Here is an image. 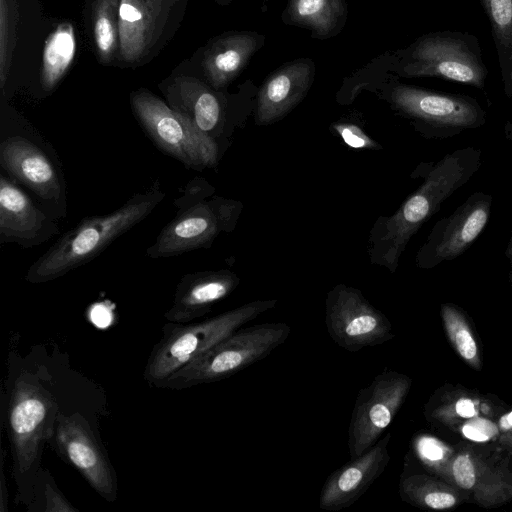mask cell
I'll return each mask as SVG.
<instances>
[{
  "label": "cell",
  "instance_id": "cell-1",
  "mask_svg": "<svg viewBox=\"0 0 512 512\" xmlns=\"http://www.w3.org/2000/svg\"><path fill=\"white\" fill-rule=\"evenodd\" d=\"M481 165L482 151L475 147L458 148L430 163L417 190L394 214L379 218L373 226L369 240L371 262L394 273L411 238Z\"/></svg>",
  "mask_w": 512,
  "mask_h": 512
},
{
  "label": "cell",
  "instance_id": "cell-2",
  "mask_svg": "<svg viewBox=\"0 0 512 512\" xmlns=\"http://www.w3.org/2000/svg\"><path fill=\"white\" fill-rule=\"evenodd\" d=\"M164 196L156 182L149 190L133 195L120 208L82 219L30 266L25 279L33 284L48 282L88 263L144 220Z\"/></svg>",
  "mask_w": 512,
  "mask_h": 512
},
{
  "label": "cell",
  "instance_id": "cell-3",
  "mask_svg": "<svg viewBox=\"0 0 512 512\" xmlns=\"http://www.w3.org/2000/svg\"><path fill=\"white\" fill-rule=\"evenodd\" d=\"M58 408L53 395L40 380L23 372L15 380L8 406V434L13 456V474L18 497L32 501L40 471L44 442L55 432Z\"/></svg>",
  "mask_w": 512,
  "mask_h": 512
},
{
  "label": "cell",
  "instance_id": "cell-4",
  "mask_svg": "<svg viewBox=\"0 0 512 512\" xmlns=\"http://www.w3.org/2000/svg\"><path fill=\"white\" fill-rule=\"evenodd\" d=\"M391 70L401 77H436L483 89L488 70L478 39L460 31H437L395 52Z\"/></svg>",
  "mask_w": 512,
  "mask_h": 512
},
{
  "label": "cell",
  "instance_id": "cell-5",
  "mask_svg": "<svg viewBox=\"0 0 512 512\" xmlns=\"http://www.w3.org/2000/svg\"><path fill=\"white\" fill-rule=\"evenodd\" d=\"M276 303L275 299L256 300L201 322L165 325L161 340L148 358L144 379L151 385L159 386L181 367L275 307Z\"/></svg>",
  "mask_w": 512,
  "mask_h": 512
},
{
  "label": "cell",
  "instance_id": "cell-6",
  "mask_svg": "<svg viewBox=\"0 0 512 512\" xmlns=\"http://www.w3.org/2000/svg\"><path fill=\"white\" fill-rule=\"evenodd\" d=\"M290 332V326L283 322L240 328L174 372L159 387L181 389L231 377L268 356Z\"/></svg>",
  "mask_w": 512,
  "mask_h": 512
},
{
  "label": "cell",
  "instance_id": "cell-7",
  "mask_svg": "<svg viewBox=\"0 0 512 512\" xmlns=\"http://www.w3.org/2000/svg\"><path fill=\"white\" fill-rule=\"evenodd\" d=\"M385 98L425 138L447 140L483 126L486 113L468 95L443 93L391 81Z\"/></svg>",
  "mask_w": 512,
  "mask_h": 512
},
{
  "label": "cell",
  "instance_id": "cell-8",
  "mask_svg": "<svg viewBox=\"0 0 512 512\" xmlns=\"http://www.w3.org/2000/svg\"><path fill=\"white\" fill-rule=\"evenodd\" d=\"M130 99L135 117L163 152L188 168L203 169L217 163L216 142L189 119L147 90L133 92Z\"/></svg>",
  "mask_w": 512,
  "mask_h": 512
},
{
  "label": "cell",
  "instance_id": "cell-9",
  "mask_svg": "<svg viewBox=\"0 0 512 512\" xmlns=\"http://www.w3.org/2000/svg\"><path fill=\"white\" fill-rule=\"evenodd\" d=\"M412 379L385 368L372 382L359 390L348 429L350 458L369 450L389 427L405 402Z\"/></svg>",
  "mask_w": 512,
  "mask_h": 512
},
{
  "label": "cell",
  "instance_id": "cell-10",
  "mask_svg": "<svg viewBox=\"0 0 512 512\" xmlns=\"http://www.w3.org/2000/svg\"><path fill=\"white\" fill-rule=\"evenodd\" d=\"M325 324L331 339L349 352L383 344L395 337L389 319L360 290L338 284L327 294Z\"/></svg>",
  "mask_w": 512,
  "mask_h": 512
},
{
  "label": "cell",
  "instance_id": "cell-11",
  "mask_svg": "<svg viewBox=\"0 0 512 512\" xmlns=\"http://www.w3.org/2000/svg\"><path fill=\"white\" fill-rule=\"evenodd\" d=\"M235 207L234 202L216 197L178 209L176 217L147 249V256L167 258L210 246L220 232L232 227Z\"/></svg>",
  "mask_w": 512,
  "mask_h": 512
},
{
  "label": "cell",
  "instance_id": "cell-12",
  "mask_svg": "<svg viewBox=\"0 0 512 512\" xmlns=\"http://www.w3.org/2000/svg\"><path fill=\"white\" fill-rule=\"evenodd\" d=\"M492 202L490 194L478 191L438 220L417 252V267L432 269L466 252L489 223Z\"/></svg>",
  "mask_w": 512,
  "mask_h": 512
},
{
  "label": "cell",
  "instance_id": "cell-13",
  "mask_svg": "<svg viewBox=\"0 0 512 512\" xmlns=\"http://www.w3.org/2000/svg\"><path fill=\"white\" fill-rule=\"evenodd\" d=\"M55 443L58 454L74 466L101 497L109 502L115 500L117 496L115 470L81 415L58 414Z\"/></svg>",
  "mask_w": 512,
  "mask_h": 512
},
{
  "label": "cell",
  "instance_id": "cell-14",
  "mask_svg": "<svg viewBox=\"0 0 512 512\" xmlns=\"http://www.w3.org/2000/svg\"><path fill=\"white\" fill-rule=\"evenodd\" d=\"M508 457L490 455L474 446L456 450L452 464L453 483L480 506L490 508L512 500V471Z\"/></svg>",
  "mask_w": 512,
  "mask_h": 512
},
{
  "label": "cell",
  "instance_id": "cell-15",
  "mask_svg": "<svg viewBox=\"0 0 512 512\" xmlns=\"http://www.w3.org/2000/svg\"><path fill=\"white\" fill-rule=\"evenodd\" d=\"M390 440L391 433H387L369 450L331 472L322 486L319 507L336 512L355 503L386 469Z\"/></svg>",
  "mask_w": 512,
  "mask_h": 512
},
{
  "label": "cell",
  "instance_id": "cell-16",
  "mask_svg": "<svg viewBox=\"0 0 512 512\" xmlns=\"http://www.w3.org/2000/svg\"><path fill=\"white\" fill-rule=\"evenodd\" d=\"M59 229L17 185L0 176V243L39 245Z\"/></svg>",
  "mask_w": 512,
  "mask_h": 512
},
{
  "label": "cell",
  "instance_id": "cell-17",
  "mask_svg": "<svg viewBox=\"0 0 512 512\" xmlns=\"http://www.w3.org/2000/svg\"><path fill=\"white\" fill-rule=\"evenodd\" d=\"M0 165L11 178L46 201L63 198V183L44 152L31 141L8 137L0 145Z\"/></svg>",
  "mask_w": 512,
  "mask_h": 512
},
{
  "label": "cell",
  "instance_id": "cell-18",
  "mask_svg": "<svg viewBox=\"0 0 512 512\" xmlns=\"http://www.w3.org/2000/svg\"><path fill=\"white\" fill-rule=\"evenodd\" d=\"M314 76L315 64L309 58L293 60L271 73L257 94V124L267 125L286 115L307 94Z\"/></svg>",
  "mask_w": 512,
  "mask_h": 512
},
{
  "label": "cell",
  "instance_id": "cell-19",
  "mask_svg": "<svg viewBox=\"0 0 512 512\" xmlns=\"http://www.w3.org/2000/svg\"><path fill=\"white\" fill-rule=\"evenodd\" d=\"M229 270L202 271L184 275L175 291L165 318L172 323H188L207 314L212 306L230 295L239 285Z\"/></svg>",
  "mask_w": 512,
  "mask_h": 512
},
{
  "label": "cell",
  "instance_id": "cell-20",
  "mask_svg": "<svg viewBox=\"0 0 512 512\" xmlns=\"http://www.w3.org/2000/svg\"><path fill=\"white\" fill-rule=\"evenodd\" d=\"M265 37L253 31L230 32L214 39L202 61L204 74L216 90L237 77L264 44Z\"/></svg>",
  "mask_w": 512,
  "mask_h": 512
},
{
  "label": "cell",
  "instance_id": "cell-21",
  "mask_svg": "<svg viewBox=\"0 0 512 512\" xmlns=\"http://www.w3.org/2000/svg\"><path fill=\"white\" fill-rule=\"evenodd\" d=\"M214 90L194 77L179 76L165 88L164 93L172 109L209 135L222 117L221 101Z\"/></svg>",
  "mask_w": 512,
  "mask_h": 512
},
{
  "label": "cell",
  "instance_id": "cell-22",
  "mask_svg": "<svg viewBox=\"0 0 512 512\" xmlns=\"http://www.w3.org/2000/svg\"><path fill=\"white\" fill-rule=\"evenodd\" d=\"M345 0H288L282 13L287 25L308 29L317 39H328L341 32L346 24Z\"/></svg>",
  "mask_w": 512,
  "mask_h": 512
},
{
  "label": "cell",
  "instance_id": "cell-23",
  "mask_svg": "<svg viewBox=\"0 0 512 512\" xmlns=\"http://www.w3.org/2000/svg\"><path fill=\"white\" fill-rule=\"evenodd\" d=\"M158 11L147 0H120L118 43L122 59L138 61L146 49L151 24Z\"/></svg>",
  "mask_w": 512,
  "mask_h": 512
},
{
  "label": "cell",
  "instance_id": "cell-24",
  "mask_svg": "<svg viewBox=\"0 0 512 512\" xmlns=\"http://www.w3.org/2000/svg\"><path fill=\"white\" fill-rule=\"evenodd\" d=\"M463 491L447 480L433 475L415 473L402 475L399 494L403 501L425 509L447 510L458 506Z\"/></svg>",
  "mask_w": 512,
  "mask_h": 512
},
{
  "label": "cell",
  "instance_id": "cell-25",
  "mask_svg": "<svg viewBox=\"0 0 512 512\" xmlns=\"http://www.w3.org/2000/svg\"><path fill=\"white\" fill-rule=\"evenodd\" d=\"M490 23L503 91L512 105V0H480Z\"/></svg>",
  "mask_w": 512,
  "mask_h": 512
},
{
  "label": "cell",
  "instance_id": "cell-26",
  "mask_svg": "<svg viewBox=\"0 0 512 512\" xmlns=\"http://www.w3.org/2000/svg\"><path fill=\"white\" fill-rule=\"evenodd\" d=\"M488 401L472 392H449L435 395L425 406V415L430 421L440 422L451 428H460L464 422L480 415L487 416Z\"/></svg>",
  "mask_w": 512,
  "mask_h": 512
},
{
  "label": "cell",
  "instance_id": "cell-27",
  "mask_svg": "<svg viewBox=\"0 0 512 512\" xmlns=\"http://www.w3.org/2000/svg\"><path fill=\"white\" fill-rule=\"evenodd\" d=\"M76 50L73 26L61 23L46 40L41 70V83L45 91H51L68 70Z\"/></svg>",
  "mask_w": 512,
  "mask_h": 512
},
{
  "label": "cell",
  "instance_id": "cell-28",
  "mask_svg": "<svg viewBox=\"0 0 512 512\" xmlns=\"http://www.w3.org/2000/svg\"><path fill=\"white\" fill-rule=\"evenodd\" d=\"M441 317L447 338L461 359L472 369L481 370L478 342L463 311L452 303H444Z\"/></svg>",
  "mask_w": 512,
  "mask_h": 512
},
{
  "label": "cell",
  "instance_id": "cell-29",
  "mask_svg": "<svg viewBox=\"0 0 512 512\" xmlns=\"http://www.w3.org/2000/svg\"><path fill=\"white\" fill-rule=\"evenodd\" d=\"M120 0H93L92 30L94 43L102 63H109L118 42Z\"/></svg>",
  "mask_w": 512,
  "mask_h": 512
},
{
  "label": "cell",
  "instance_id": "cell-30",
  "mask_svg": "<svg viewBox=\"0 0 512 512\" xmlns=\"http://www.w3.org/2000/svg\"><path fill=\"white\" fill-rule=\"evenodd\" d=\"M412 446L416 457L424 467L436 476L454 484L451 476V464L456 450L426 433L416 434L412 440Z\"/></svg>",
  "mask_w": 512,
  "mask_h": 512
},
{
  "label": "cell",
  "instance_id": "cell-31",
  "mask_svg": "<svg viewBox=\"0 0 512 512\" xmlns=\"http://www.w3.org/2000/svg\"><path fill=\"white\" fill-rule=\"evenodd\" d=\"M18 9L15 0H0V83L4 89L16 44Z\"/></svg>",
  "mask_w": 512,
  "mask_h": 512
},
{
  "label": "cell",
  "instance_id": "cell-32",
  "mask_svg": "<svg viewBox=\"0 0 512 512\" xmlns=\"http://www.w3.org/2000/svg\"><path fill=\"white\" fill-rule=\"evenodd\" d=\"M28 507L29 510L44 512L78 511L59 491L49 471L42 469L36 477L32 501Z\"/></svg>",
  "mask_w": 512,
  "mask_h": 512
},
{
  "label": "cell",
  "instance_id": "cell-33",
  "mask_svg": "<svg viewBox=\"0 0 512 512\" xmlns=\"http://www.w3.org/2000/svg\"><path fill=\"white\" fill-rule=\"evenodd\" d=\"M334 130L350 147L355 149H372L378 145L356 124L335 123Z\"/></svg>",
  "mask_w": 512,
  "mask_h": 512
},
{
  "label": "cell",
  "instance_id": "cell-34",
  "mask_svg": "<svg viewBox=\"0 0 512 512\" xmlns=\"http://www.w3.org/2000/svg\"><path fill=\"white\" fill-rule=\"evenodd\" d=\"M207 191V182L204 179L195 178L186 185L183 195L175 200V206L182 209L202 201Z\"/></svg>",
  "mask_w": 512,
  "mask_h": 512
},
{
  "label": "cell",
  "instance_id": "cell-35",
  "mask_svg": "<svg viewBox=\"0 0 512 512\" xmlns=\"http://www.w3.org/2000/svg\"><path fill=\"white\" fill-rule=\"evenodd\" d=\"M91 319L99 327H106L111 322L110 313L102 306L95 307L91 313Z\"/></svg>",
  "mask_w": 512,
  "mask_h": 512
},
{
  "label": "cell",
  "instance_id": "cell-36",
  "mask_svg": "<svg viewBox=\"0 0 512 512\" xmlns=\"http://www.w3.org/2000/svg\"><path fill=\"white\" fill-rule=\"evenodd\" d=\"M4 457H5V451L2 449L1 454V493H0V511L5 512L7 510V502H8V492L5 485V476H4Z\"/></svg>",
  "mask_w": 512,
  "mask_h": 512
},
{
  "label": "cell",
  "instance_id": "cell-37",
  "mask_svg": "<svg viewBox=\"0 0 512 512\" xmlns=\"http://www.w3.org/2000/svg\"><path fill=\"white\" fill-rule=\"evenodd\" d=\"M498 443L502 451L512 454V428L500 433Z\"/></svg>",
  "mask_w": 512,
  "mask_h": 512
},
{
  "label": "cell",
  "instance_id": "cell-38",
  "mask_svg": "<svg viewBox=\"0 0 512 512\" xmlns=\"http://www.w3.org/2000/svg\"><path fill=\"white\" fill-rule=\"evenodd\" d=\"M504 254L509 262L510 268L512 269V235L510 237V240L508 241Z\"/></svg>",
  "mask_w": 512,
  "mask_h": 512
},
{
  "label": "cell",
  "instance_id": "cell-39",
  "mask_svg": "<svg viewBox=\"0 0 512 512\" xmlns=\"http://www.w3.org/2000/svg\"><path fill=\"white\" fill-rule=\"evenodd\" d=\"M150 4L154 6V8L159 11V7L161 5V1L163 0H147Z\"/></svg>",
  "mask_w": 512,
  "mask_h": 512
},
{
  "label": "cell",
  "instance_id": "cell-40",
  "mask_svg": "<svg viewBox=\"0 0 512 512\" xmlns=\"http://www.w3.org/2000/svg\"><path fill=\"white\" fill-rule=\"evenodd\" d=\"M216 1L222 5H226V4L230 3L232 0H216Z\"/></svg>",
  "mask_w": 512,
  "mask_h": 512
},
{
  "label": "cell",
  "instance_id": "cell-41",
  "mask_svg": "<svg viewBox=\"0 0 512 512\" xmlns=\"http://www.w3.org/2000/svg\"><path fill=\"white\" fill-rule=\"evenodd\" d=\"M508 278H509V281H510V283L512 285V269L508 273Z\"/></svg>",
  "mask_w": 512,
  "mask_h": 512
},
{
  "label": "cell",
  "instance_id": "cell-42",
  "mask_svg": "<svg viewBox=\"0 0 512 512\" xmlns=\"http://www.w3.org/2000/svg\"><path fill=\"white\" fill-rule=\"evenodd\" d=\"M260 1H262V2L266 3V2H268L269 0H260Z\"/></svg>",
  "mask_w": 512,
  "mask_h": 512
}]
</instances>
